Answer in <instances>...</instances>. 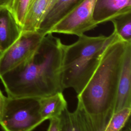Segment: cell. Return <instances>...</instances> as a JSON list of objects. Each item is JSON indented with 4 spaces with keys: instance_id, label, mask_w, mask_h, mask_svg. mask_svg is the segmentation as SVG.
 <instances>
[{
    "instance_id": "cell-1",
    "label": "cell",
    "mask_w": 131,
    "mask_h": 131,
    "mask_svg": "<svg viewBox=\"0 0 131 131\" xmlns=\"http://www.w3.org/2000/svg\"><path fill=\"white\" fill-rule=\"evenodd\" d=\"M52 34L45 35L32 57L0 76L8 97L40 98L63 91V43Z\"/></svg>"
},
{
    "instance_id": "cell-2",
    "label": "cell",
    "mask_w": 131,
    "mask_h": 131,
    "mask_svg": "<svg viewBox=\"0 0 131 131\" xmlns=\"http://www.w3.org/2000/svg\"><path fill=\"white\" fill-rule=\"evenodd\" d=\"M131 42L117 35L104 48L93 75L77 95L94 131H104L114 114L118 82L125 52Z\"/></svg>"
},
{
    "instance_id": "cell-3",
    "label": "cell",
    "mask_w": 131,
    "mask_h": 131,
    "mask_svg": "<svg viewBox=\"0 0 131 131\" xmlns=\"http://www.w3.org/2000/svg\"><path fill=\"white\" fill-rule=\"evenodd\" d=\"M116 35L115 31L108 36L83 34L75 42L63 44L61 82L64 90L72 88L77 95L82 91L96 70L104 48Z\"/></svg>"
},
{
    "instance_id": "cell-4",
    "label": "cell",
    "mask_w": 131,
    "mask_h": 131,
    "mask_svg": "<svg viewBox=\"0 0 131 131\" xmlns=\"http://www.w3.org/2000/svg\"><path fill=\"white\" fill-rule=\"evenodd\" d=\"M39 99L6 97L0 118L4 131H33L45 121L39 113Z\"/></svg>"
},
{
    "instance_id": "cell-5",
    "label": "cell",
    "mask_w": 131,
    "mask_h": 131,
    "mask_svg": "<svg viewBox=\"0 0 131 131\" xmlns=\"http://www.w3.org/2000/svg\"><path fill=\"white\" fill-rule=\"evenodd\" d=\"M45 35L37 31L22 32L19 38L0 54V76L32 57Z\"/></svg>"
},
{
    "instance_id": "cell-6",
    "label": "cell",
    "mask_w": 131,
    "mask_h": 131,
    "mask_svg": "<svg viewBox=\"0 0 131 131\" xmlns=\"http://www.w3.org/2000/svg\"><path fill=\"white\" fill-rule=\"evenodd\" d=\"M96 0H84L57 23L48 33H57L79 36L98 25L93 18Z\"/></svg>"
},
{
    "instance_id": "cell-7",
    "label": "cell",
    "mask_w": 131,
    "mask_h": 131,
    "mask_svg": "<svg viewBox=\"0 0 131 131\" xmlns=\"http://www.w3.org/2000/svg\"><path fill=\"white\" fill-rule=\"evenodd\" d=\"M131 108V46L125 52L118 82L114 113Z\"/></svg>"
},
{
    "instance_id": "cell-8",
    "label": "cell",
    "mask_w": 131,
    "mask_h": 131,
    "mask_svg": "<svg viewBox=\"0 0 131 131\" xmlns=\"http://www.w3.org/2000/svg\"><path fill=\"white\" fill-rule=\"evenodd\" d=\"M84 0H53L46 13L37 32L45 35L60 20Z\"/></svg>"
},
{
    "instance_id": "cell-9",
    "label": "cell",
    "mask_w": 131,
    "mask_h": 131,
    "mask_svg": "<svg viewBox=\"0 0 131 131\" xmlns=\"http://www.w3.org/2000/svg\"><path fill=\"white\" fill-rule=\"evenodd\" d=\"M22 28L11 10L0 8V54L12 45L22 33Z\"/></svg>"
},
{
    "instance_id": "cell-10",
    "label": "cell",
    "mask_w": 131,
    "mask_h": 131,
    "mask_svg": "<svg viewBox=\"0 0 131 131\" xmlns=\"http://www.w3.org/2000/svg\"><path fill=\"white\" fill-rule=\"evenodd\" d=\"M131 11V0H96L93 11L95 23L110 21L113 17Z\"/></svg>"
},
{
    "instance_id": "cell-11",
    "label": "cell",
    "mask_w": 131,
    "mask_h": 131,
    "mask_svg": "<svg viewBox=\"0 0 131 131\" xmlns=\"http://www.w3.org/2000/svg\"><path fill=\"white\" fill-rule=\"evenodd\" d=\"M59 118L60 131H94L87 115L78 104L73 112L66 108Z\"/></svg>"
},
{
    "instance_id": "cell-12",
    "label": "cell",
    "mask_w": 131,
    "mask_h": 131,
    "mask_svg": "<svg viewBox=\"0 0 131 131\" xmlns=\"http://www.w3.org/2000/svg\"><path fill=\"white\" fill-rule=\"evenodd\" d=\"M53 0H30L22 26L23 32H36Z\"/></svg>"
},
{
    "instance_id": "cell-13",
    "label": "cell",
    "mask_w": 131,
    "mask_h": 131,
    "mask_svg": "<svg viewBox=\"0 0 131 131\" xmlns=\"http://www.w3.org/2000/svg\"><path fill=\"white\" fill-rule=\"evenodd\" d=\"M39 113L45 120L59 118L62 112L67 108V102L62 92L39 99Z\"/></svg>"
},
{
    "instance_id": "cell-14",
    "label": "cell",
    "mask_w": 131,
    "mask_h": 131,
    "mask_svg": "<svg viewBox=\"0 0 131 131\" xmlns=\"http://www.w3.org/2000/svg\"><path fill=\"white\" fill-rule=\"evenodd\" d=\"M114 31L122 40L131 42V11L118 15L111 19Z\"/></svg>"
},
{
    "instance_id": "cell-15",
    "label": "cell",
    "mask_w": 131,
    "mask_h": 131,
    "mask_svg": "<svg viewBox=\"0 0 131 131\" xmlns=\"http://www.w3.org/2000/svg\"><path fill=\"white\" fill-rule=\"evenodd\" d=\"M131 108H125L114 114L104 131H130Z\"/></svg>"
},
{
    "instance_id": "cell-16",
    "label": "cell",
    "mask_w": 131,
    "mask_h": 131,
    "mask_svg": "<svg viewBox=\"0 0 131 131\" xmlns=\"http://www.w3.org/2000/svg\"><path fill=\"white\" fill-rule=\"evenodd\" d=\"M30 0H13L11 11L17 23L23 25L26 11Z\"/></svg>"
},
{
    "instance_id": "cell-17",
    "label": "cell",
    "mask_w": 131,
    "mask_h": 131,
    "mask_svg": "<svg viewBox=\"0 0 131 131\" xmlns=\"http://www.w3.org/2000/svg\"><path fill=\"white\" fill-rule=\"evenodd\" d=\"M50 123L47 131H60V120L59 118L50 119Z\"/></svg>"
},
{
    "instance_id": "cell-18",
    "label": "cell",
    "mask_w": 131,
    "mask_h": 131,
    "mask_svg": "<svg viewBox=\"0 0 131 131\" xmlns=\"http://www.w3.org/2000/svg\"><path fill=\"white\" fill-rule=\"evenodd\" d=\"M6 99V97H5L1 91L0 90V118L2 115V113L4 110L5 101Z\"/></svg>"
},
{
    "instance_id": "cell-19",
    "label": "cell",
    "mask_w": 131,
    "mask_h": 131,
    "mask_svg": "<svg viewBox=\"0 0 131 131\" xmlns=\"http://www.w3.org/2000/svg\"><path fill=\"white\" fill-rule=\"evenodd\" d=\"M13 0H0V8H7L11 9Z\"/></svg>"
}]
</instances>
